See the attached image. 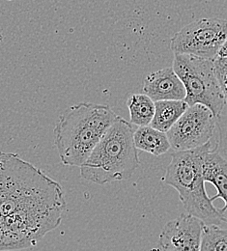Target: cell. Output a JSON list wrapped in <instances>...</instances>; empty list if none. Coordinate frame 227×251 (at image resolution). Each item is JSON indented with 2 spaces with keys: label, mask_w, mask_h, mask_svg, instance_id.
<instances>
[{
  "label": "cell",
  "mask_w": 227,
  "mask_h": 251,
  "mask_svg": "<svg viewBox=\"0 0 227 251\" xmlns=\"http://www.w3.org/2000/svg\"><path fill=\"white\" fill-rule=\"evenodd\" d=\"M64 190L14 153L0 152V251L35 247L62 222Z\"/></svg>",
  "instance_id": "6da1fadb"
},
{
  "label": "cell",
  "mask_w": 227,
  "mask_h": 251,
  "mask_svg": "<svg viewBox=\"0 0 227 251\" xmlns=\"http://www.w3.org/2000/svg\"><path fill=\"white\" fill-rule=\"evenodd\" d=\"M119 115L108 105L79 102L67 108L53 128L61 163L80 167Z\"/></svg>",
  "instance_id": "7a4b0ae2"
},
{
  "label": "cell",
  "mask_w": 227,
  "mask_h": 251,
  "mask_svg": "<svg viewBox=\"0 0 227 251\" xmlns=\"http://www.w3.org/2000/svg\"><path fill=\"white\" fill-rule=\"evenodd\" d=\"M133 134L132 124L119 116L79 167L80 177L101 186L130 179L140 164Z\"/></svg>",
  "instance_id": "3957f363"
},
{
  "label": "cell",
  "mask_w": 227,
  "mask_h": 251,
  "mask_svg": "<svg viewBox=\"0 0 227 251\" xmlns=\"http://www.w3.org/2000/svg\"><path fill=\"white\" fill-rule=\"evenodd\" d=\"M212 147L210 141L201 147L172 154L162 181L178 191L187 214L206 224L220 225L225 216L213 205L206 193L203 172L205 157L214 150Z\"/></svg>",
  "instance_id": "277c9868"
},
{
  "label": "cell",
  "mask_w": 227,
  "mask_h": 251,
  "mask_svg": "<svg viewBox=\"0 0 227 251\" xmlns=\"http://www.w3.org/2000/svg\"><path fill=\"white\" fill-rule=\"evenodd\" d=\"M172 68L185 85L187 95L184 100L189 106L203 104L217 118L220 117L227 100L217 77L214 60L174 53Z\"/></svg>",
  "instance_id": "5b68a950"
},
{
  "label": "cell",
  "mask_w": 227,
  "mask_h": 251,
  "mask_svg": "<svg viewBox=\"0 0 227 251\" xmlns=\"http://www.w3.org/2000/svg\"><path fill=\"white\" fill-rule=\"evenodd\" d=\"M227 40V21L206 18L176 32L170 41V49L174 53L215 60Z\"/></svg>",
  "instance_id": "8992f818"
},
{
  "label": "cell",
  "mask_w": 227,
  "mask_h": 251,
  "mask_svg": "<svg viewBox=\"0 0 227 251\" xmlns=\"http://www.w3.org/2000/svg\"><path fill=\"white\" fill-rule=\"evenodd\" d=\"M217 126V117L203 104L189 106L166 132L175 152L192 150L210 142Z\"/></svg>",
  "instance_id": "52a82bcc"
},
{
  "label": "cell",
  "mask_w": 227,
  "mask_h": 251,
  "mask_svg": "<svg viewBox=\"0 0 227 251\" xmlns=\"http://www.w3.org/2000/svg\"><path fill=\"white\" fill-rule=\"evenodd\" d=\"M205 222L200 219L182 214L168 221L162 228L158 241L159 251H199L202 230Z\"/></svg>",
  "instance_id": "ba28073f"
},
{
  "label": "cell",
  "mask_w": 227,
  "mask_h": 251,
  "mask_svg": "<svg viewBox=\"0 0 227 251\" xmlns=\"http://www.w3.org/2000/svg\"><path fill=\"white\" fill-rule=\"evenodd\" d=\"M143 92L154 101L184 100L187 95L184 83L172 67L148 75L143 82Z\"/></svg>",
  "instance_id": "9c48e42d"
},
{
  "label": "cell",
  "mask_w": 227,
  "mask_h": 251,
  "mask_svg": "<svg viewBox=\"0 0 227 251\" xmlns=\"http://www.w3.org/2000/svg\"><path fill=\"white\" fill-rule=\"evenodd\" d=\"M204 180L205 182L211 183L217 188V195L210 197L211 201L214 202L216 199H223L226 203L225 207L222 208L220 213L225 216L227 211V159L218 153L215 149L211 151L205 157L204 166ZM223 222L227 223V219L224 218Z\"/></svg>",
  "instance_id": "30bf717a"
},
{
  "label": "cell",
  "mask_w": 227,
  "mask_h": 251,
  "mask_svg": "<svg viewBox=\"0 0 227 251\" xmlns=\"http://www.w3.org/2000/svg\"><path fill=\"white\" fill-rule=\"evenodd\" d=\"M133 139L137 150L156 157L166 154L171 149L166 132L154 128L151 126H138L134 130Z\"/></svg>",
  "instance_id": "8fae6325"
},
{
  "label": "cell",
  "mask_w": 227,
  "mask_h": 251,
  "mask_svg": "<svg viewBox=\"0 0 227 251\" xmlns=\"http://www.w3.org/2000/svg\"><path fill=\"white\" fill-rule=\"evenodd\" d=\"M188 107L189 104L185 100L155 101V115L150 126L161 131L167 132Z\"/></svg>",
  "instance_id": "7c38bea8"
},
{
  "label": "cell",
  "mask_w": 227,
  "mask_h": 251,
  "mask_svg": "<svg viewBox=\"0 0 227 251\" xmlns=\"http://www.w3.org/2000/svg\"><path fill=\"white\" fill-rule=\"evenodd\" d=\"M130 112V122L137 126H150L155 115V101L146 94H133L126 102Z\"/></svg>",
  "instance_id": "4fadbf2b"
},
{
  "label": "cell",
  "mask_w": 227,
  "mask_h": 251,
  "mask_svg": "<svg viewBox=\"0 0 227 251\" xmlns=\"http://www.w3.org/2000/svg\"><path fill=\"white\" fill-rule=\"evenodd\" d=\"M199 251H227V229L218 224H204Z\"/></svg>",
  "instance_id": "5bb4252c"
},
{
  "label": "cell",
  "mask_w": 227,
  "mask_h": 251,
  "mask_svg": "<svg viewBox=\"0 0 227 251\" xmlns=\"http://www.w3.org/2000/svg\"><path fill=\"white\" fill-rule=\"evenodd\" d=\"M214 64L217 77L227 102V58L218 56L214 60Z\"/></svg>",
  "instance_id": "9a60e30c"
},
{
  "label": "cell",
  "mask_w": 227,
  "mask_h": 251,
  "mask_svg": "<svg viewBox=\"0 0 227 251\" xmlns=\"http://www.w3.org/2000/svg\"><path fill=\"white\" fill-rule=\"evenodd\" d=\"M219 56L227 58V40L226 41V43L223 45L222 49L220 50V51H219Z\"/></svg>",
  "instance_id": "2e32d148"
},
{
  "label": "cell",
  "mask_w": 227,
  "mask_h": 251,
  "mask_svg": "<svg viewBox=\"0 0 227 251\" xmlns=\"http://www.w3.org/2000/svg\"><path fill=\"white\" fill-rule=\"evenodd\" d=\"M7 1H14V0H7Z\"/></svg>",
  "instance_id": "e0dca14e"
},
{
  "label": "cell",
  "mask_w": 227,
  "mask_h": 251,
  "mask_svg": "<svg viewBox=\"0 0 227 251\" xmlns=\"http://www.w3.org/2000/svg\"></svg>",
  "instance_id": "ac0fdd59"
}]
</instances>
